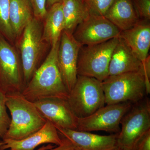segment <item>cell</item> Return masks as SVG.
I'll return each mask as SVG.
<instances>
[{"label": "cell", "instance_id": "1", "mask_svg": "<svg viewBox=\"0 0 150 150\" xmlns=\"http://www.w3.org/2000/svg\"><path fill=\"white\" fill-rule=\"evenodd\" d=\"M59 44L60 40L51 46L45 61L38 68L22 92V95L28 100L34 102L46 98L68 99L69 92L58 64Z\"/></svg>", "mask_w": 150, "mask_h": 150}, {"label": "cell", "instance_id": "2", "mask_svg": "<svg viewBox=\"0 0 150 150\" xmlns=\"http://www.w3.org/2000/svg\"><path fill=\"white\" fill-rule=\"evenodd\" d=\"M6 105L11 118L8 129L2 139H22L40 130L47 121L34 103L20 93L6 94Z\"/></svg>", "mask_w": 150, "mask_h": 150}, {"label": "cell", "instance_id": "3", "mask_svg": "<svg viewBox=\"0 0 150 150\" xmlns=\"http://www.w3.org/2000/svg\"><path fill=\"white\" fill-rule=\"evenodd\" d=\"M106 105L139 102L146 94V81L141 72L109 76L102 81Z\"/></svg>", "mask_w": 150, "mask_h": 150}, {"label": "cell", "instance_id": "4", "mask_svg": "<svg viewBox=\"0 0 150 150\" xmlns=\"http://www.w3.org/2000/svg\"><path fill=\"white\" fill-rule=\"evenodd\" d=\"M67 100L77 118L91 115L105 105L102 81L95 78L78 75Z\"/></svg>", "mask_w": 150, "mask_h": 150}, {"label": "cell", "instance_id": "5", "mask_svg": "<svg viewBox=\"0 0 150 150\" xmlns=\"http://www.w3.org/2000/svg\"><path fill=\"white\" fill-rule=\"evenodd\" d=\"M118 37L93 45L82 46L78 56V75L103 81L108 76L111 55Z\"/></svg>", "mask_w": 150, "mask_h": 150}, {"label": "cell", "instance_id": "6", "mask_svg": "<svg viewBox=\"0 0 150 150\" xmlns=\"http://www.w3.org/2000/svg\"><path fill=\"white\" fill-rule=\"evenodd\" d=\"M121 128L117 134L118 148L132 150L140 137L150 130V104L144 98L133 104L121 119Z\"/></svg>", "mask_w": 150, "mask_h": 150}, {"label": "cell", "instance_id": "7", "mask_svg": "<svg viewBox=\"0 0 150 150\" xmlns=\"http://www.w3.org/2000/svg\"><path fill=\"white\" fill-rule=\"evenodd\" d=\"M40 21L34 17L23 29L19 44L25 87L37 69L43 48V28Z\"/></svg>", "mask_w": 150, "mask_h": 150}, {"label": "cell", "instance_id": "8", "mask_svg": "<svg viewBox=\"0 0 150 150\" xmlns=\"http://www.w3.org/2000/svg\"><path fill=\"white\" fill-rule=\"evenodd\" d=\"M130 102L106 105L91 115L78 118V131L92 132L104 131L118 134L120 122L133 105Z\"/></svg>", "mask_w": 150, "mask_h": 150}, {"label": "cell", "instance_id": "9", "mask_svg": "<svg viewBox=\"0 0 150 150\" xmlns=\"http://www.w3.org/2000/svg\"><path fill=\"white\" fill-rule=\"evenodd\" d=\"M24 87L23 70L16 52L0 38V90L6 94L21 93Z\"/></svg>", "mask_w": 150, "mask_h": 150}, {"label": "cell", "instance_id": "10", "mask_svg": "<svg viewBox=\"0 0 150 150\" xmlns=\"http://www.w3.org/2000/svg\"><path fill=\"white\" fill-rule=\"evenodd\" d=\"M121 30L104 16L90 14L73 33L81 46L93 45L119 37Z\"/></svg>", "mask_w": 150, "mask_h": 150}, {"label": "cell", "instance_id": "11", "mask_svg": "<svg viewBox=\"0 0 150 150\" xmlns=\"http://www.w3.org/2000/svg\"><path fill=\"white\" fill-rule=\"evenodd\" d=\"M81 46L72 33L63 30L60 38L58 62L63 81L69 93L77 79L78 56Z\"/></svg>", "mask_w": 150, "mask_h": 150}, {"label": "cell", "instance_id": "12", "mask_svg": "<svg viewBox=\"0 0 150 150\" xmlns=\"http://www.w3.org/2000/svg\"><path fill=\"white\" fill-rule=\"evenodd\" d=\"M33 103L46 120L56 128L77 129L78 118L67 100L46 98Z\"/></svg>", "mask_w": 150, "mask_h": 150}, {"label": "cell", "instance_id": "13", "mask_svg": "<svg viewBox=\"0 0 150 150\" xmlns=\"http://www.w3.org/2000/svg\"><path fill=\"white\" fill-rule=\"evenodd\" d=\"M56 129L61 137L71 143L74 150H113L118 148L117 134L103 136L78 130Z\"/></svg>", "mask_w": 150, "mask_h": 150}, {"label": "cell", "instance_id": "14", "mask_svg": "<svg viewBox=\"0 0 150 150\" xmlns=\"http://www.w3.org/2000/svg\"><path fill=\"white\" fill-rule=\"evenodd\" d=\"M62 142L56 127L47 120L41 129L22 139H2L0 141V150H34L43 144H54L58 146Z\"/></svg>", "mask_w": 150, "mask_h": 150}, {"label": "cell", "instance_id": "15", "mask_svg": "<svg viewBox=\"0 0 150 150\" xmlns=\"http://www.w3.org/2000/svg\"><path fill=\"white\" fill-rule=\"evenodd\" d=\"M119 37L124 40L142 62L147 58L150 48L149 21L140 19L130 29L121 31Z\"/></svg>", "mask_w": 150, "mask_h": 150}, {"label": "cell", "instance_id": "16", "mask_svg": "<svg viewBox=\"0 0 150 150\" xmlns=\"http://www.w3.org/2000/svg\"><path fill=\"white\" fill-rule=\"evenodd\" d=\"M142 62L121 38L112 51L108 76L139 71Z\"/></svg>", "mask_w": 150, "mask_h": 150}, {"label": "cell", "instance_id": "17", "mask_svg": "<svg viewBox=\"0 0 150 150\" xmlns=\"http://www.w3.org/2000/svg\"><path fill=\"white\" fill-rule=\"evenodd\" d=\"M104 16L121 31L130 29L140 20L131 0H114Z\"/></svg>", "mask_w": 150, "mask_h": 150}, {"label": "cell", "instance_id": "18", "mask_svg": "<svg viewBox=\"0 0 150 150\" xmlns=\"http://www.w3.org/2000/svg\"><path fill=\"white\" fill-rule=\"evenodd\" d=\"M44 19L43 41L50 43L51 46H54L60 40L64 30V19L62 3H56L49 8Z\"/></svg>", "mask_w": 150, "mask_h": 150}, {"label": "cell", "instance_id": "19", "mask_svg": "<svg viewBox=\"0 0 150 150\" xmlns=\"http://www.w3.org/2000/svg\"><path fill=\"white\" fill-rule=\"evenodd\" d=\"M34 17L30 0H9L10 22L15 37L21 34Z\"/></svg>", "mask_w": 150, "mask_h": 150}, {"label": "cell", "instance_id": "20", "mask_svg": "<svg viewBox=\"0 0 150 150\" xmlns=\"http://www.w3.org/2000/svg\"><path fill=\"white\" fill-rule=\"evenodd\" d=\"M62 4L64 19V30L73 34L89 13L83 0H64Z\"/></svg>", "mask_w": 150, "mask_h": 150}, {"label": "cell", "instance_id": "21", "mask_svg": "<svg viewBox=\"0 0 150 150\" xmlns=\"http://www.w3.org/2000/svg\"><path fill=\"white\" fill-rule=\"evenodd\" d=\"M0 31L8 39L15 37L10 22L9 0H0Z\"/></svg>", "mask_w": 150, "mask_h": 150}, {"label": "cell", "instance_id": "22", "mask_svg": "<svg viewBox=\"0 0 150 150\" xmlns=\"http://www.w3.org/2000/svg\"><path fill=\"white\" fill-rule=\"evenodd\" d=\"M89 13L104 16L114 0H83Z\"/></svg>", "mask_w": 150, "mask_h": 150}, {"label": "cell", "instance_id": "23", "mask_svg": "<svg viewBox=\"0 0 150 150\" xmlns=\"http://www.w3.org/2000/svg\"><path fill=\"white\" fill-rule=\"evenodd\" d=\"M6 94L0 90V137L3 138L11 123L6 105Z\"/></svg>", "mask_w": 150, "mask_h": 150}, {"label": "cell", "instance_id": "24", "mask_svg": "<svg viewBox=\"0 0 150 150\" xmlns=\"http://www.w3.org/2000/svg\"><path fill=\"white\" fill-rule=\"evenodd\" d=\"M141 19L150 21V0H131Z\"/></svg>", "mask_w": 150, "mask_h": 150}, {"label": "cell", "instance_id": "25", "mask_svg": "<svg viewBox=\"0 0 150 150\" xmlns=\"http://www.w3.org/2000/svg\"><path fill=\"white\" fill-rule=\"evenodd\" d=\"M33 8L34 17L39 20L44 19L47 13L46 0H30Z\"/></svg>", "mask_w": 150, "mask_h": 150}, {"label": "cell", "instance_id": "26", "mask_svg": "<svg viewBox=\"0 0 150 150\" xmlns=\"http://www.w3.org/2000/svg\"><path fill=\"white\" fill-rule=\"evenodd\" d=\"M132 150H150V130L140 137Z\"/></svg>", "mask_w": 150, "mask_h": 150}, {"label": "cell", "instance_id": "27", "mask_svg": "<svg viewBox=\"0 0 150 150\" xmlns=\"http://www.w3.org/2000/svg\"><path fill=\"white\" fill-rule=\"evenodd\" d=\"M61 137L63 140L62 144L50 150H74L73 145L69 140L64 137Z\"/></svg>", "mask_w": 150, "mask_h": 150}, {"label": "cell", "instance_id": "28", "mask_svg": "<svg viewBox=\"0 0 150 150\" xmlns=\"http://www.w3.org/2000/svg\"><path fill=\"white\" fill-rule=\"evenodd\" d=\"M64 0H46V8H50L51 6L58 3H62Z\"/></svg>", "mask_w": 150, "mask_h": 150}, {"label": "cell", "instance_id": "29", "mask_svg": "<svg viewBox=\"0 0 150 150\" xmlns=\"http://www.w3.org/2000/svg\"><path fill=\"white\" fill-rule=\"evenodd\" d=\"M55 147L54 146H53L51 144H49L47 146H43L38 149L37 150H50Z\"/></svg>", "mask_w": 150, "mask_h": 150}, {"label": "cell", "instance_id": "30", "mask_svg": "<svg viewBox=\"0 0 150 150\" xmlns=\"http://www.w3.org/2000/svg\"><path fill=\"white\" fill-rule=\"evenodd\" d=\"M113 150H123L121 149H119V148H116V149H114Z\"/></svg>", "mask_w": 150, "mask_h": 150}]
</instances>
